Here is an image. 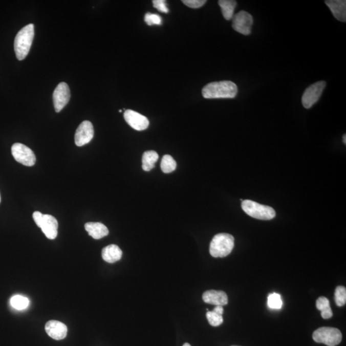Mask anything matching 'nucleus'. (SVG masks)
<instances>
[{
  "instance_id": "1",
  "label": "nucleus",
  "mask_w": 346,
  "mask_h": 346,
  "mask_svg": "<svg viewBox=\"0 0 346 346\" xmlns=\"http://www.w3.org/2000/svg\"><path fill=\"white\" fill-rule=\"evenodd\" d=\"M238 89L231 81H214L203 88L202 95L207 99L234 98L237 95Z\"/></svg>"
},
{
  "instance_id": "2",
  "label": "nucleus",
  "mask_w": 346,
  "mask_h": 346,
  "mask_svg": "<svg viewBox=\"0 0 346 346\" xmlns=\"http://www.w3.org/2000/svg\"><path fill=\"white\" fill-rule=\"evenodd\" d=\"M34 37V25L29 24L17 33L14 40V51L17 59L24 60L32 47Z\"/></svg>"
},
{
  "instance_id": "3",
  "label": "nucleus",
  "mask_w": 346,
  "mask_h": 346,
  "mask_svg": "<svg viewBox=\"0 0 346 346\" xmlns=\"http://www.w3.org/2000/svg\"><path fill=\"white\" fill-rule=\"evenodd\" d=\"M235 239L228 233H219L213 236L210 244V253L214 258H224L232 251Z\"/></svg>"
},
{
  "instance_id": "4",
  "label": "nucleus",
  "mask_w": 346,
  "mask_h": 346,
  "mask_svg": "<svg viewBox=\"0 0 346 346\" xmlns=\"http://www.w3.org/2000/svg\"><path fill=\"white\" fill-rule=\"evenodd\" d=\"M242 208L246 214L257 220H271L276 216L275 210L273 208L251 200L243 201Z\"/></svg>"
},
{
  "instance_id": "5",
  "label": "nucleus",
  "mask_w": 346,
  "mask_h": 346,
  "mask_svg": "<svg viewBox=\"0 0 346 346\" xmlns=\"http://www.w3.org/2000/svg\"><path fill=\"white\" fill-rule=\"evenodd\" d=\"M313 339L317 343H325L328 346H336L342 341V333L337 328L321 327L313 333Z\"/></svg>"
},
{
  "instance_id": "6",
  "label": "nucleus",
  "mask_w": 346,
  "mask_h": 346,
  "mask_svg": "<svg viewBox=\"0 0 346 346\" xmlns=\"http://www.w3.org/2000/svg\"><path fill=\"white\" fill-rule=\"evenodd\" d=\"M12 156L17 162L25 166L32 167L35 164L36 158L34 153L29 147L21 143H15L11 148Z\"/></svg>"
},
{
  "instance_id": "7",
  "label": "nucleus",
  "mask_w": 346,
  "mask_h": 346,
  "mask_svg": "<svg viewBox=\"0 0 346 346\" xmlns=\"http://www.w3.org/2000/svg\"><path fill=\"white\" fill-rule=\"evenodd\" d=\"M326 85V81H319L312 84L305 90L302 96V104L305 109L311 108L319 101Z\"/></svg>"
},
{
  "instance_id": "8",
  "label": "nucleus",
  "mask_w": 346,
  "mask_h": 346,
  "mask_svg": "<svg viewBox=\"0 0 346 346\" xmlns=\"http://www.w3.org/2000/svg\"><path fill=\"white\" fill-rule=\"evenodd\" d=\"M253 24V17L248 12L244 11L239 12L234 15L232 18L233 29L244 35L251 34Z\"/></svg>"
},
{
  "instance_id": "9",
  "label": "nucleus",
  "mask_w": 346,
  "mask_h": 346,
  "mask_svg": "<svg viewBox=\"0 0 346 346\" xmlns=\"http://www.w3.org/2000/svg\"><path fill=\"white\" fill-rule=\"evenodd\" d=\"M71 97L70 88L67 83L61 82L55 88L53 98L55 110L60 113L70 101Z\"/></svg>"
},
{
  "instance_id": "10",
  "label": "nucleus",
  "mask_w": 346,
  "mask_h": 346,
  "mask_svg": "<svg viewBox=\"0 0 346 346\" xmlns=\"http://www.w3.org/2000/svg\"><path fill=\"white\" fill-rule=\"evenodd\" d=\"M95 134L93 124L89 121H84L78 126L76 129L75 141L76 146H84L93 139Z\"/></svg>"
},
{
  "instance_id": "11",
  "label": "nucleus",
  "mask_w": 346,
  "mask_h": 346,
  "mask_svg": "<svg viewBox=\"0 0 346 346\" xmlns=\"http://www.w3.org/2000/svg\"><path fill=\"white\" fill-rule=\"evenodd\" d=\"M124 118L126 123L136 131H142L148 128V119L136 111L126 110L124 113Z\"/></svg>"
},
{
  "instance_id": "12",
  "label": "nucleus",
  "mask_w": 346,
  "mask_h": 346,
  "mask_svg": "<svg viewBox=\"0 0 346 346\" xmlns=\"http://www.w3.org/2000/svg\"><path fill=\"white\" fill-rule=\"evenodd\" d=\"M47 334L53 339L60 340L65 338L68 333V328L63 323L58 320H50L45 325Z\"/></svg>"
},
{
  "instance_id": "13",
  "label": "nucleus",
  "mask_w": 346,
  "mask_h": 346,
  "mask_svg": "<svg viewBox=\"0 0 346 346\" xmlns=\"http://www.w3.org/2000/svg\"><path fill=\"white\" fill-rule=\"evenodd\" d=\"M58 221L53 216L45 214L40 228L48 239L53 240L58 234Z\"/></svg>"
},
{
  "instance_id": "14",
  "label": "nucleus",
  "mask_w": 346,
  "mask_h": 346,
  "mask_svg": "<svg viewBox=\"0 0 346 346\" xmlns=\"http://www.w3.org/2000/svg\"><path fill=\"white\" fill-rule=\"evenodd\" d=\"M203 300L206 304L215 305V306H225L228 304L227 294L225 292L210 290L203 294Z\"/></svg>"
},
{
  "instance_id": "15",
  "label": "nucleus",
  "mask_w": 346,
  "mask_h": 346,
  "mask_svg": "<svg viewBox=\"0 0 346 346\" xmlns=\"http://www.w3.org/2000/svg\"><path fill=\"white\" fill-rule=\"evenodd\" d=\"M325 4L338 21H346V1L345 0H327Z\"/></svg>"
},
{
  "instance_id": "16",
  "label": "nucleus",
  "mask_w": 346,
  "mask_h": 346,
  "mask_svg": "<svg viewBox=\"0 0 346 346\" xmlns=\"http://www.w3.org/2000/svg\"><path fill=\"white\" fill-rule=\"evenodd\" d=\"M101 254H102L104 261L106 263L113 264L116 263L121 258L123 252L118 246L111 244L103 249Z\"/></svg>"
},
{
  "instance_id": "17",
  "label": "nucleus",
  "mask_w": 346,
  "mask_h": 346,
  "mask_svg": "<svg viewBox=\"0 0 346 346\" xmlns=\"http://www.w3.org/2000/svg\"><path fill=\"white\" fill-rule=\"evenodd\" d=\"M85 229L89 235L95 239H100L108 235L109 233L107 227L101 223H86Z\"/></svg>"
},
{
  "instance_id": "18",
  "label": "nucleus",
  "mask_w": 346,
  "mask_h": 346,
  "mask_svg": "<svg viewBox=\"0 0 346 346\" xmlns=\"http://www.w3.org/2000/svg\"><path fill=\"white\" fill-rule=\"evenodd\" d=\"M223 312L224 309L222 306H216L212 311H208L206 316L209 324L214 327H219L222 324Z\"/></svg>"
},
{
  "instance_id": "19",
  "label": "nucleus",
  "mask_w": 346,
  "mask_h": 346,
  "mask_svg": "<svg viewBox=\"0 0 346 346\" xmlns=\"http://www.w3.org/2000/svg\"><path fill=\"white\" fill-rule=\"evenodd\" d=\"M159 155L155 151H147L142 155V169L145 171H150L154 169L155 164L159 160Z\"/></svg>"
},
{
  "instance_id": "20",
  "label": "nucleus",
  "mask_w": 346,
  "mask_h": 346,
  "mask_svg": "<svg viewBox=\"0 0 346 346\" xmlns=\"http://www.w3.org/2000/svg\"><path fill=\"white\" fill-rule=\"evenodd\" d=\"M223 16L226 20L232 19L236 6V2L233 0H220L218 2Z\"/></svg>"
},
{
  "instance_id": "21",
  "label": "nucleus",
  "mask_w": 346,
  "mask_h": 346,
  "mask_svg": "<svg viewBox=\"0 0 346 346\" xmlns=\"http://www.w3.org/2000/svg\"><path fill=\"white\" fill-rule=\"evenodd\" d=\"M317 309L321 312L323 319H328L333 316V312L331 309L330 301L327 297H320L316 302Z\"/></svg>"
},
{
  "instance_id": "22",
  "label": "nucleus",
  "mask_w": 346,
  "mask_h": 346,
  "mask_svg": "<svg viewBox=\"0 0 346 346\" xmlns=\"http://www.w3.org/2000/svg\"><path fill=\"white\" fill-rule=\"evenodd\" d=\"M161 169L164 173H170L174 171L177 168V162L169 155H165L162 157Z\"/></svg>"
},
{
  "instance_id": "23",
  "label": "nucleus",
  "mask_w": 346,
  "mask_h": 346,
  "mask_svg": "<svg viewBox=\"0 0 346 346\" xmlns=\"http://www.w3.org/2000/svg\"><path fill=\"white\" fill-rule=\"evenodd\" d=\"M29 299L27 297L16 295L12 297L11 304L15 309L21 310L27 309L29 305Z\"/></svg>"
},
{
  "instance_id": "24",
  "label": "nucleus",
  "mask_w": 346,
  "mask_h": 346,
  "mask_svg": "<svg viewBox=\"0 0 346 346\" xmlns=\"http://www.w3.org/2000/svg\"><path fill=\"white\" fill-rule=\"evenodd\" d=\"M335 300L338 307H342L346 302V289L344 287L338 286L335 289Z\"/></svg>"
},
{
  "instance_id": "25",
  "label": "nucleus",
  "mask_w": 346,
  "mask_h": 346,
  "mask_svg": "<svg viewBox=\"0 0 346 346\" xmlns=\"http://www.w3.org/2000/svg\"><path fill=\"white\" fill-rule=\"evenodd\" d=\"M268 305L272 309H280L283 305L280 295L277 293L269 294Z\"/></svg>"
},
{
  "instance_id": "26",
  "label": "nucleus",
  "mask_w": 346,
  "mask_h": 346,
  "mask_svg": "<svg viewBox=\"0 0 346 346\" xmlns=\"http://www.w3.org/2000/svg\"><path fill=\"white\" fill-rule=\"evenodd\" d=\"M144 21L146 23L147 25L152 26V25H160L162 24V18L159 15L156 14H152L150 12L145 15Z\"/></svg>"
},
{
  "instance_id": "27",
  "label": "nucleus",
  "mask_w": 346,
  "mask_h": 346,
  "mask_svg": "<svg viewBox=\"0 0 346 346\" xmlns=\"http://www.w3.org/2000/svg\"><path fill=\"white\" fill-rule=\"evenodd\" d=\"M206 0H183L182 3L192 9H198L206 4Z\"/></svg>"
},
{
  "instance_id": "28",
  "label": "nucleus",
  "mask_w": 346,
  "mask_h": 346,
  "mask_svg": "<svg viewBox=\"0 0 346 346\" xmlns=\"http://www.w3.org/2000/svg\"><path fill=\"white\" fill-rule=\"evenodd\" d=\"M153 5H154L155 8L160 12H164V13H167L169 12L166 1H165V0H154Z\"/></svg>"
},
{
  "instance_id": "29",
  "label": "nucleus",
  "mask_w": 346,
  "mask_h": 346,
  "mask_svg": "<svg viewBox=\"0 0 346 346\" xmlns=\"http://www.w3.org/2000/svg\"><path fill=\"white\" fill-rule=\"evenodd\" d=\"M43 216H44V214H42V213L40 212H38V211L33 213V219H34L35 223L36 224L38 227L40 228V225H41Z\"/></svg>"
},
{
  "instance_id": "30",
  "label": "nucleus",
  "mask_w": 346,
  "mask_h": 346,
  "mask_svg": "<svg viewBox=\"0 0 346 346\" xmlns=\"http://www.w3.org/2000/svg\"><path fill=\"white\" fill-rule=\"evenodd\" d=\"M343 142L345 144H346V136L345 134L343 136Z\"/></svg>"
},
{
  "instance_id": "31",
  "label": "nucleus",
  "mask_w": 346,
  "mask_h": 346,
  "mask_svg": "<svg viewBox=\"0 0 346 346\" xmlns=\"http://www.w3.org/2000/svg\"><path fill=\"white\" fill-rule=\"evenodd\" d=\"M183 346H191V345H190L189 343H185Z\"/></svg>"
},
{
  "instance_id": "32",
  "label": "nucleus",
  "mask_w": 346,
  "mask_h": 346,
  "mask_svg": "<svg viewBox=\"0 0 346 346\" xmlns=\"http://www.w3.org/2000/svg\"><path fill=\"white\" fill-rule=\"evenodd\" d=\"M0 203H1V195H0Z\"/></svg>"
},
{
  "instance_id": "33",
  "label": "nucleus",
  "mask_w": 346,
  "mask_h": 346,
  "mask_svg": "<svg viewBox=\"0 0 346 346\" xmlns=\"http://www.w3.org/2000/svg\"><path fill=\"white\" fill-rule=\"evenodd\" d=\"M119 113H122V110H119Z\"/></svg>"
},
{
  "instance_id": "34",
  "label": "nucleus",
  "mask_w": 346,
  "mask_h": 346,
  "mask_svg": "<svg viewBox=\"0 0 346 346\" xmlns=\"http://www.w3.org/2000/svg\"><path fill=\"white\" fill-rule=\"evenodd\" d=\"M233 346H236V345H233Z\"/></svg>"
}]
</instances>
